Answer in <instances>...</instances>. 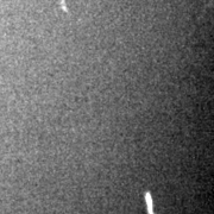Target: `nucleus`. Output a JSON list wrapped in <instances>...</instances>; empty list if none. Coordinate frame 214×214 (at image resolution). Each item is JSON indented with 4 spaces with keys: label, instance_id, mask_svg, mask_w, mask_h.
Here are the masks:
<instances>
[{
    "label": "nucleus",
    "instance_id": "f257e3e1",
    "mask_svg": "<svg viewBox=\"0 0 214 214\" xmlns=\"http://www.w3.org/2000/svg\"><path fill=\"white\" fill-rule=\"evenodd\" d=\"M145 199H146V203H148V209H149V213H150V214H153V209H152V200H151L150 194H146Z\"/></svg>",
    "mask_w": 214,
    "mask_h": 214
}]
</instances>
